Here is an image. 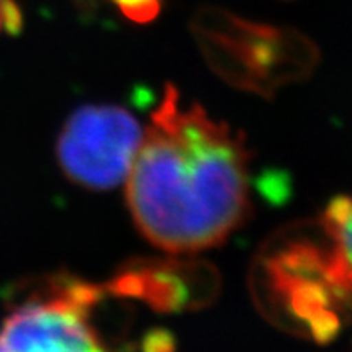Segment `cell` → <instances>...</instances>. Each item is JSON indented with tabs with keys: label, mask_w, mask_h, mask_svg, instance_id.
I'll use <instances>...</instances> for the list:
<instances>
[{
	"label": "cell",
	"mask_w": 352,
	"mask_h": 352,
	"mask_svg": "<svg viewBox=\"0 0 352 352\" xmlns=\"http://www.w3.org/2000/svg\"><path fill=\"white\" fill-rule=\"evenodd\" d=\"M22 11L14 0H0V31L18 32L22 29Z\"/></svg>",
	"instance_id": "9"
},
{
	"label": "cell",
	"mask_w": 352,
	"mask_h": 352,
	"mask_svg": "<svg viewBox=\"0 0 352 352\" xmlns=\"http://www.w3.org/2000/svg\"><path fill=\"white\" fill-rule=\"evenodd\" d=\"M174 336L168 331H152L143 340V352H174Z\"/></svg>",
	"instance_id": "10"
},
{
	"label": "cell",
	"mask_w": 352,
	"mask_h": 352,
	"mask_svg": "<svg viewBox=\"0 0 352 352\" xmlns=\"http://www.w3.org/2000/svg\"><path fill=\"white\" fill-rule=\"evenodd\" d=\"M324 228L336 243L340 256L352 272V197H338L331 201L320 219Z\"/></svg>",
	"instance_id": "7"
},
{
	"label": "cell",
	"mask_w": 352,
	"mask_h": 352,
	"mask_svg": "<svg viewBox=\"0 0 352 352\" xmlns=\"http://www.w3.org/2000/svg\"><path fill=\"white\" fill-rule=\"evenodd\" d=\"M206 61L229 85L263 97L309 76L317 47L292 29L254 23L219 8H204L192 22Z\"/></svg>",
	"instance_id": "3"
},
{
	"label": "cell",
	"mask_w": 352,
	"mask_h": 352,
	"mask_svg": "<svg viewBox=\"0 0 352 352\" xmlns=\"http://www.w3.org/2000/svg\"><path fill=\"white\" fill-rule=\"evenodd\" d=\"M131 22L148 23L161 13L163 0H111Z\"/></svg>",
	"instance_id": "8"
},
{
	"label": "cell",
	"mask_w": 352,
	"mask_h": 352,
	"mask_svg": "<svg viewBox=\"0 0 352 352\" xmlns=\"http://www.w3.org/2000/svg\"><path fill=\"white\" fill-rule=\"evenodd\" d=\"M138 231L172 254L228 240L250 217L249 152L241 134L166 86L127 183Z\"/></svg>",
	"instance_id": "1"
},
{
	"label": "cell",
	"mask_w": 352,
	"mask_h": 352,
	"mask_svg": "<svg viewBox=\"0 0 352 352\" xmlns=\"http://www.w3.org/2000/svg\"><path fill=\"white\" fill-rule=\"evenodd\" d=\"M143 129L127 109L89 104L70 115L58 140L63 174L77 186L111 190L129 175Z\"/></svg>",
	"instance_id": "5"
},
{
	"label": "cell",
	"mask_w": 352,
	"mask_h": 352,
	"mask_svg": "<svg viewBox=\"0 0 352 352\" xmlns=\"http://www.w3.org/2000/svg\"><path fill=\"white\" fill-rule=\"evenodd\" d=\"M252 292L261 311L288 329L329 344L352 311V272L324 223L277 232L259 250Z\"/></svg>",
	"instance_id": "2"
},
{
	"label": "cell",
	"mask_w": 352,
	"mask_h": 352,
	"mask_svg": "<svg viewBox=\"0 0 352 352\" xmlns=\"http://www.w3.org/2000/svg\"><path fill=\"white\" fill-rule=\"evenodd\" d=\"M104 288L115 297L143 300L154 311L181 313L213 302L220 276L201 259L142 258L122 265Z\"/></svg>",
	"instance_id": "6"
},
{
	"label": "cell",
	"mask_w": 352,
	"mask_h": 352,
	"mask_svg": "<svg viewBox=\"0 0 352 352\" xmlns=\"http://www.w3.org/2000/svg\"><path fill=\"white\" fill-rule=\"evenodd\" d=\"M106 288L52 277L0 329V352H109L91 324Z\"/></svg>",
	"instance_id": "4"
}]
</instances>
